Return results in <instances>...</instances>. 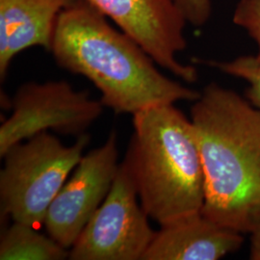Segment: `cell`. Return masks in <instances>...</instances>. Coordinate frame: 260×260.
I'll list each match as a JSON object with an SVG mask.
<instances>
[{"label":"cell","instance_id":"9a60e30c","mask_svg":"<svg viewBox=\"0 0 260 260\" xmlns=\"http://www.w3.org/2000/svg\"><path fill=\"white\" fill-rule=\"evenodd\" d=\"M251 246H250V258L251 260H260V222L251 231Z\"/></svg>","mask_w":260,"mask_h":260},{"label":"cell","instance_id":"ba28073f","mask_svg":"<svg viewBox=\"0 0 260 260\" xmlns=\"http://www.w3.org/2000/svg\"><path fill=\"white\" fill-rule=\"evenodd\" d=\"M120 164L117 134L83 155L75 173L48 207L43 224L51 238L70 250L111 189Z\"/></svg>","mask_w":260,"mask_h":260},{"label":"cell","instance_id":"277c9868","mask_svg":"<svg viewBox=\"0 0 260 260\" xmlns=\"http://www.w3.org/2000/svg\"><path fill=\"white\" fill-rule=\"evenodd\" d=\"M89 143L90 135L84 133L67 147L45 131L11 147L1 157V217L33 226L44 223L48 207Z\"/></svg>","mask_w":260,"mask_h":260},{"label":"cell","instance_id":"6da1fadb","mask_svg":"<svg viewBox=\"0 0 260 260\" xmlns=\"http://www.w3.org/2000/svg\"><path fill=\"white\" fill-rule=\"evenodd\" d=\"M59 67L82 75L117 114L197 101L201 93L159 72L156 63L86 0H72L60 14L49 50Z\"/></svg>","mask_w":260,"mask_h":260},{"label":"cell","instance_id":"4fadbf2b","mask_svg":"<svg viewBox=\"0 0 260 260\" xmlns=\"http://www.w3.org/2000/svg\"><path fill=\"white\" fill-rule=\"evenodd\" d=\"M233 21L255 42L257 53L254 57L260 62V0H239L233 12Z\"/></svg>","mask_w":260,"mask_h":260},{"label":"cell","instance_id":"52a82bcc","mask_svg":"<svg viewBox=\"0 0 260 260\" xmlns=\"http://www.w3.org/2000/svg\"><path fill=\"white\" fill-rule=\"evenodd\" d=\"M133 39L152 60L187 83H195L196 67L177 54L187 47L188 23L175 0H86Z\"/></svg>","mask_w":260,"mask_h":260},{"label":"cell","instance_id":"8fae6325","mask_svg":"<svg viewBox=\"0 0 260 260\" xmlns=\"http://www.w3.org/2000/svg\"><path fill=\"white\" fill-rule=\"evenodd\" d=\"M70 250L48 234L38 233L35 226L14 222L4 230L0 238L1 260H63Z\"/></svg>","mask_w":260,"mask_h":260},{"label":"cell","instance_id":"8992f818","mask_svg":"<svg viewBox=\"0 0 260 260\" xmlns=\"http://www.w3.org/2000/svg\"><path fill=\"white\" fill-rule=\"evenodd\" d=\"M103 107L67 81L23 84L11 101L12 115L0 126V157L14 145L48 130L76 137L87 133Z\"/></svg>","mask_w":260,"mask_h":260},{"label":"cell","instance_id":"30bf717a","mask_svg":"<svg viewBox=\"0 0 260 260\" xmlns=\"http://www.w3.org/2000/svg\"><path fill=\"white\" fill-rule=\"evenodd\" d=\"M72 0H0V79L12 60L33 47L50 50L60 14Z\"/></svg>","mask_w":260,"mask_h":260},{"label":"cell","instance_id":"7a4b0ae2","mask_svg":"<svg viewBox=\"0 0 260 260\" xmlns=\"http://www.w3.org/2000/svg\"><path fill=\"white\" fill-rule=\"evenodd\" d=\"M205 175L202 213L245 234L260 222V110L233 90L208 84L193 103Z\"/></svg>","mask_w":260,"mask_h":260},{"label":"cell","instance_id":"5b68a950","mask_svg":"<svg viewBox=\"0 0 260 260\" xmlns=\"http://www.w3.org/2000/svg\"><path fill=\"white\" fill-rule=\"evenodd\" d=\"M124 160L111 189L70 249L72 260H142L155 233Z\"/></svg>","mask_w":260,"mask_h":260},{"label":"cell","instance_id":"7c38bea8","mask_svg":"<svg viewBox=\"0 0 260 260\" xmlns=\"http://www.w3.org/2000/svg\"><path fill=\"white\" fill-rule=\"evenodd\" d=\"M196 62L246 81L248 83L246 96L254 107L260 110V62L254 55L240 56L231 61L196 59Z\"/></svg>","mask_w":260,"mask_h":260},{"label":"cell","instance_id":"5bb4252c","mask_svg":"<svg viewBox=\"0 0 260 260\" xmlns=\"http://www.w3.org/2000/svg\"><path fill=\"white\" fill-rule=\"evenodd\" d=\"M187 22L194 26H203L211 17V0H175Z\"/></svg>","mask_w":260,"mask_h":260},{"label":"cell","instance_id":"3957f363","mask_svg":"<svg viewBox=\"0 0 260 260\" xmlns=\"http://www.w3.org/2000/svg\"><path fill=\"white\" fill-rule=\"evenodd\" d=\"M123 158L140 203L160 226L194 214L205 204V175L191 119L175 104L135 113Z\"/></svg>","mask_w":260,"mask_h":260},{"label":"cell","instance_id":"9c48e42d","mask_svg":"<svg viewBox=\"0 0 260 260\" xmlns=\"http://www.w3.org/2000/svg\"><path fill=\"white\" fill-rule=\"evenodd\" d=\"M243 234L197 213L160 226L142 260H218L238 251Z\"/></svg>","mask_w":260,"mask_h":260}]
</instances>
